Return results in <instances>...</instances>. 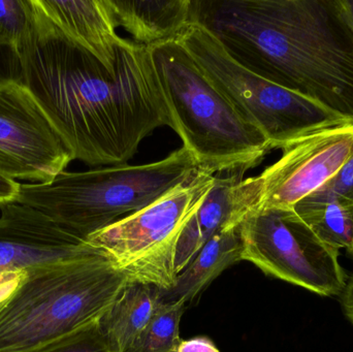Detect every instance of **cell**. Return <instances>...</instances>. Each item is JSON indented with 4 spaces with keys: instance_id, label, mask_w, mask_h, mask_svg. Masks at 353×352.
<instances>
[{
    "instance_id": "9c48e42d",
    "label": "cell",
    "mask_w": 353,
    "mask_h": 352,
    "mask_svg": "<svg viewBox=\"0 0 353 352\" xmlns=\"http://www.w3.org/2000/svg\"><path fill=\"white\" fill-rule=\"evenodd\" d=\"M281 150L275 163L248 178L250 212L292 210L331 179L353 155V120L309 132Z\"/></svg>"
},
{
    "instance_id": "4316f807",
    "label": "cell",
    "mask_w": 353,
    "mask_h": 352,
    "mask_svg": "<svg viewBox=\"0 0 353 352\" xmlns=\"http://www.w3.org/2000/svg\"><path fill=\"white\" fill-rule=\"evenodd\" d=\"M25 273L28 272L27 271H4L0 269V283L12 278V277L18 276V275L25 274Z\"/></svg>"
},
{
    "instance_id": "7402d4cb",
    "label": "cell",
    "mask_w": 353,
    "mask_h": 352,
    "mask_svg": "<svg viewBox=\"0 0 353 352\" xmlns=\"http://www.w3.org/2000/svg\"><path fill=\"white\" fill-rule=\"evenodd\" d=\"M21 78L19 54L10 48L0 47V87L10 82H21Z\"/></svg>"
},
{
    "instance_id": "9a60e30c",
    "label": "cell",
    "mask_w": 353,
    "mask_h": 352,
    "mask_svg": "<svg viewBox=\"0 0 353 352\" xmlns=\"http://www.w3.org/2000/svg\"><path fill=\"white\" fill-rule=\"evenodd\" d=\"M241 252L239 229H221L176 276L173 287L163 291V303L194 301L223 271L241 262Z\"/></svg>"
},
{
    "instance_id": "ac0fdd59",
    "label": "cell",
    "mask_w": 353,
    "mask_h": 352,
    "mask_svg": "<svg viewBox=\"0 0 353 352\" xmlns=\"http://www.w3.org/2000/svg\"><path fill=\"white\" fill-rule=\"evenodd\" d=\"M185 309L183 302L163 304L128 352L175 351L181 340L180 322Z\"/></svg>"
},
{
    "instance_id": "4fadbf2b",
    "label": "cell",
    "mask_w": 353,
    "mask_h": 352,
    "mask_svg": "<svg viewBox=\"0 0 353 352\" xmlns=\"http://www.w3.org/2000/svg\"><path fill=\"white\" fill-rule=\"evenodd\" d=\"M251 207L250 186L248 179H244V174L216 176L213 188L187 223L179 240L175 260L176 276L216 234L221 229H239Z\"/></svg>"
},
{
    "instance_id": "52a82bcc",
    "label": "cell",
    "mask_w": 353,
    "mask_h": 352,
    "mask_svg": "<svg viewBox=\"0 0 353 352\" xmlns=\"http://www.w3.org/2000/svg\"><path fill=\"white\" fill-rule=\"evenodd\" d=\"M216 176L197 169L144 208L92 234L87 242L132 283L171 289L179 240L213 188Z\"/></svg>"
},
{
    "instance_id": "484cf974",
    "label": "cell",
    "mask_w": 353,
    "mask_h": 352,
    "mask_svg": "<svg viewBox=\"0 0 353 352\" xmlns=\"http://www.w3.org/2000/svg\"><path fill=\"white\" fill-rule=\"evenodd\" d=\"M338 3L353 32V0H338Z\"/></svg>"
},
{
    "instance_id": "603a6c76",
    "label": "cell",
    "mask_w": 353,
    "mask_h": 352,
    "mask_svg": "<svg viewBox=\"0 0 353 352\" xmlns=\"http://www.w3.org/2000/svg\"><path fill=\"white\" fill-rule=\"evenodd\" d=\"M174 352H220V351L211 339L205 336H197L187 340L181 339Z\"/></svg>"
},
{
    "instance_id": "5b68a950",
    "label": "cell",
    "mask_w": 353,
    "mask_h": 352,
    "mask_svg": "<svg viewBox=\"0 0 353 352\" xmlns=\"http://www.w3.org/2000/svg\"><path fill=\"white\" fill-rule=\"evenodd\" d=\"M199 169L184 147L147 165L63 173L49 183H20L17 203L43 213L81 239L154 202Z\"/></svg>"
},
{
    "instance_id": "8992f818",
    "label": "cell",
    "mask_w": 353,
    "mask_h": 352,
    "mask_svg": "<svg viewBox=\"0 0 353 352\" xmlns=\"http://www.w3.org/2000/svg\"><path fill=\"white\" fill-rule=\"evenodd\" d=\"M176 41L238 113L265 136L272 150L319 128L352 120L253 74L197 23L191 22Z\"/></svg>"
},
{
    "instance_id": "6da1fadb",
    "label": "cell",
    "mask_w": 353,
    "mask_h": 352,
    "mask_svg": "<svg viewBox=\"0 0 353 352\" xmlns=\"http://www.w3.org/2000/svg\"><path fill=\"white\" fill-rule=\"evenodd\" d=\"M31 4L32 27L18 52L21 82L72 161L89 167L125 165L155 130L172 128L149 48L128 39L112 72Z\"/></svg>"
},
{
    "instance_id": "d4e9b609",
    "label": "cell",
    "mask_w": 353,
    "mask_h": 352,
    "mask_svg": "<svg viewBox=\"0 0 353 352\" xmlns=\"http://www.w3.org/2000/svg\"><path fill=\"white\" fill-rule=\"evenodd\" d=\"M341 305L347 320L353 324V276L346 283L345 289L342 291Z\"/></svg>"
},
{
    "instance_id": "ffe728a7",
    "label": "cell",
    "mask_w": 353,
    "mask_h": 352,
    "mask_svg": "<svg viewBox=\"0 0 353 352\" xmlns=\"http://www.w3.org/2000/svg\"><path fill=\"white\" fill-rule=\"evenodd\" d=\"M32 352L116 351L110 346L99 326V322H97Z\"/></svg>"
},
{
    "instance_id": "5bb4252c",
    "label": "cell",
    "mask_w": 353,
    "mask_h": 352,
    "mask_svg": "<svg viewBox=\"0 0 353 352\" xmlns=\"http://www.w3.org/2000/svg\"><path fill=\"white\" fill-rule=\"evenodd\" d=\"M118 27L147 48L176 41L191 23V0H109Z\"/></svg>"
},
{
    "instance_id": "cb8c5ba5",
    "label": "cell",
    "mask_w": 353,
    "mask_h": 352,
    "mask_svg": "<svg viewBox=\"0 0 353 352\" xmlns=\"http://www.w3.org/2000/svg\"><path fill=\"white\" fill-rule=\"evenodd\" d=\"M20 183L0 174V206L16 202Z\"/></svg>"
},
{
    "instance_id": "ba28073f",
    "label": "cell",
    "mask_w": 353,
    "mask_h": 352,
    "mask_svg": "<svg viewBox=\"0 0 353 352\" xmlns=\"http://www.w3.org/2000/svg\"><path fill=\"white\" fill-rule=\"evenodd\" d=\"M239 235L241 260L267 276L321 297L340 296L345 289L340 250L325 244L294 210L248 213Z\"/></svg>"
},
{
    "instance_id": "e0dca14e",
    "label": "cell",
    "mask_w": 353,
    "mask_h": 352,
    "mask_svg": "<svg viewBox=\"0 0 353 352\" xmlns=\"http://www.w3.org/2000/svg\"><path fill=\"white\" fill-rule=\"evenodd\" d=\"M292 210L325 244L338 250L345 249L353 258L352 200L304 198Z\"/></svg>"
},
{
    "instance_id": "d6986e66",
    "label": "cell",
    "mask_w": 353,
    "mask_h": 352,
    "mask_svg": "<svg viewBox=\"0 0 353 352\" xmlns=\"http://www.w3.org/2000/svg\"><path fill=\"white\" fill-rule=\"evenodd\" d=\"M33 23L31 0H0V47L18 53Z\"/></svg>"
},
{
    "instance_id": "7c38bea8",
    "label": "cell",
    "mask_w": 353,
    "mask_h": 352,
    "mask_svg": "<svg viewBox=\"0 0 353 352\" xmlns=\"http://www.w3.org/2000/svg\"><path fill=\"white\" fill-rule=\"evenodd\" d=\"M43 17L72 43L115 70L118 49L128 43L119 37L109 0H33Z\"/></svg>"
},
{
    "instance_id": "277c9868",
    "label": "cell",
    "mask_w": 353,
    "mask_h": 352,
    "mask_svg": "<svg viewBox=\"0 0 353 352\" xmlns=\"http://www.w3.org/2000/svg\"><path fill=\"white\" fill-rule=\"evenodd\" d=\"M128 283L103 256L30 271L0 305V352H32L99 322Z\"/></svg>"
},
{
    "instance_id": "3957f363",
    "label": "cell",
    "mask_w": 353,
    "mask_h": 352,
    "mask_svg": "<svg viewBox=\"0 0 353 352\" xmlns=\"http://www.w3.org/2000/svg\"><path fill=\"white\" fill-rule=\"evenodd\" d=\"M149 49L172 130L199 171L234 175L261 163L272 151L267 138L238 113L180 41Z\"/></svg>"
},
{
    "instance_id": "8fae6325",
    "label": "cell",
    "mask_w": 353,
    "mask_h": 352,
    "mask_svg": "<svg viewBox=\"0 0 353 352\" xmlns=\"http://www.w3.org/2000/svg\"><path fill=\"white\" fill-rule=\"evenodd\" d=\"M103 256L43 213L20 203L0 206V269L30 271L41 267ZM105 258V256H103Z\"/></svg>"
},
{
    "instance_id": "2e32d148",
    "label": "cell",
    "mask_w": 353,
    "mask_h": 352,
    "mask_svg": "<svg viewBox=\"0 0 353 352\" xmlns=\"http://www.w3.org/2000/svg\"><path fill=\"white\" fill-rule=\"evenodd\" d=\"M163 289L130 282L99 320L108 343L116 352H128L163 305Z\"/></svg>"
},
{
    "instance_id": "44dd1931",
    "label": "cell",
    "mask_w": 353,
    "mask_h": 352,
    "mask_svg": "<svg viewBox=\"0 0 353 352\" xmlns=\"http://www.w3.org/2000/svg\"><path fill=\"white\" fill-rule=\"evenodd\" d=\"M327 198L353 202V155L331 179L327 180L319 190L307 196L306 200H321Z\"/></svg>"
},
{
    "instance_id": "7a4b0ae2",
    "label": "cell",
    "mask_w": 353,
    "mask_h": 352,
    "mask_svg": "<svg viewBox=\"0 0 353 352\" xmlns=\"http://www.w3.org/2000/svg\"><path fill=\"white\" fill-rule=\"evenodd\" d=\"M241 65L353 120V32L338 0H191Z\"/></svg>"
},
{
    "instance_id": "30bf717a",
    "label": "cell",
    "mask_w": 353,
    "mask_h": 352,
    "mask_svg": "<svg viewBox=\"0 0 353 352\" xmlns=\"http://www.w3.org/2000/svg\"><path fill=\"white\" fill-rule=\"evenodd\" d=\"M72 155L22 82L0 87V174L18 182L49 183Z\"/></svg>"
}]
</instances>
